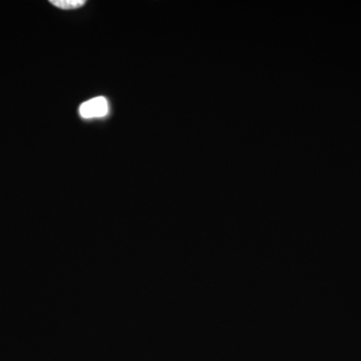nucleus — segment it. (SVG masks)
Here are the masks:
<instances>
[{"label":"nucleus","mask_w":361,"mask_h":361,"mask_svg":"<svg viewBox=\"0 0 361 361\" xmlns=\"http://www.w3.org/2000/svg\"><path fill=\"white\" fill-rule=\"evenodd\" d=\"M78 111L84 118H104L109 114V103L106 97H94L80 104Z\"/></svg>","instance_id":"1"},{"label":"nucleus","mask_w":361,"mask_h":361,"mask_svg":"<svg viewBox=\"0 0 361 361\" xmlns=\"http://www.w3.org/2000/svg\"><path fill=\"white\" fill-rule=\"evenodd\" d=\"M51 4L59 8L70 11V9H77L84 6L85 1V0H51Z\"/></svg>","instance_id":"2"}]
</instances>
